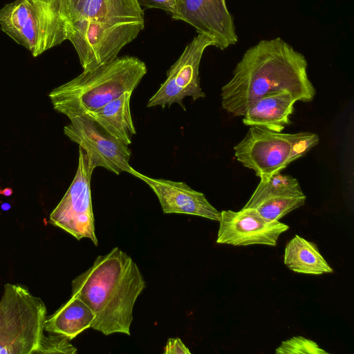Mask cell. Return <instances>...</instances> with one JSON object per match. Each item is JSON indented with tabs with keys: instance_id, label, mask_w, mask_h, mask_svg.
I'll return each instance as SVG.
<instances>
[{
	"instance_id": "cell-1",
	"label": "cell",
	"mask_w": 354,
	"mask_h": 354,
	"mask_svg": "<svg viewBox=\"0 0 354 354\" xmlns=\"http://www.w3.org/2000/svg\"><path fill=\"white\" fill-rule=\"evenodd\" d=\"M307 66L304 55L281 38L261 40L245 52L222 87V107L234 116H243L258 99L283 90L297 101L309 102L316 91Z\"/></svg>"
},
{
	"instance_id": "cell-2",
	"label": "cell",
	"mask_w": 354,
	"mask_h": 354,
	"mask_svg": "<svg viewBox=\"0 0 354 354\" xmlns=\"http://www.w3.org/2000/svg\"><path fill=\"white\" fill-rule=\"evenodd\" d=\"M146 287L137 264L118 248L99 255L71 282V296L82 299L95 315L92 328L105 335H131L136 301Z\"/></svg>"
},
{
	"instance_id": "cell-3",
	"label": "cell",
	"mask_w": 354,
	"mask_h": 354,
	"mask_svg": "<svg viewBox=\"0 0 354 354\" xmlns=\"http://www.w3.org/2000/svg\"><path fill=\"white\" fill-rule=\"evenodd\" d=\"M145 63L123 56L83 72L53 89L48 97L53 109L69 120L86 115L136 88L147 74Z\"/></svg>"
},
{
	"instance_id": "cell-4",
	"label": "cell",
	"mask_w": 354,
	"mask_h": 354,
	"mask_svg": "<svg viewBox=\"0 0 354 354\" xmlns=\"http://www.w3.org/2000/svg\"><path fill=\"white\" fill-rule=\"evenodd\" d=\"M67 0H15L0 9V28L33 57L68 39Z\"/></svg>"
},
{
	"instance_id": "cell-5",
	"label": "cell",
	"mask_w": 354,
	"mask_h": 354,
	"mask_svg": "<svg viewBox=\"0 0 354 354\" xmlns=\"http://www.w3.org/2000/svg\"><path fill=\"white\" fill-rule=\"evenodd\" d=\"M47 308L19 283H7L0 299V354H39Z\"/></svg>"
},
{
	"instance_id": "cell-6",
	"label": "cell",
	"mask_w": 354,
	"mask_h": 354,
	"mask_svg": "<svg viewBox=\"0 0 354 354\" xmlns=\"http://www.w3.org/2000/svg\"><path fill=\"white\" fill-rule=\"evenodd\" d=\"M144 26L145 22L77 21L69 26L67 40L73 44L86 71L117 58L122 48L135 39Z\"/></svg>"
},
{
	"instance_id": "cell-7",
	"label": "cell",
	"mask_w": 354,
	"mask_h": 354,
	"mask_svg": "<svg viewBox=\"0 0 354 354\" xmlns=\"http://www.w3.org/2000/svg\"><path fill=\"white\" fill-rule=\"evenodd\" d=\"M95 169L87 153L79 147L78 165L74 178L50 214L48 222L77 240L88 239L97 246L91 190V176Z\"/></svg>"
},
{
	"instance_id": "cell-8",
	"label": "cell",
	"mask_w": 354,
	"mask_h": 354,
	"mask_svg": "<svg viewBox=\"0 0 354 354\" xmlns=\"http://www.w3.org/2000/svg\"><path fill=\"white\" fill-rule=\"evenodd\" d=\"M214 46L210 37L198 33L167 71L166 80L148 100L147 107L178 104L185 110L183 104L185 97H192L194 101L205 97L200 84L199 66L205 49Z\"/></svg>"
},
{
	"instance_id": "cell-9",
	"label": "cell",
	"mask_w": 354,
	"mask_h": 354,
	"mask_svg": "<svg viewBox=\"0 0 354 354\" xmlns=\"http://www.w3.org/2000/svg\"><path fill=\"white\" fill-rule=\"evenodd\" d=\"M64 133L85 151L95 168L102 167L116 175L133 171L129 146L106 133L88 116L70 119Z\"/></svg>"
},
{
	"instance_id": "cell-10",
	"label": "cell",
	"mask_w": 354,
	"mask_h": 354,
	"mask_svg": "<svg viewBox=\"0 0 354 354\" xmlns=\"http://www.w3.org/2000/svg\"><path fill=\"white\" fill-rule=\"evenodd\" d=\"M290 133L250 127L234 147L236 160L259 178L279 173L288 164Z\"/></svg>"
},
{
	"instance_id": "cell-11",
	"label": "cell",
	"mask_w": 354,
	"mask_h": 354,
	"mask_svg": "<svg viewBox=\"0 0 354 354\" xmlns=\"http://www.w3.org/2000/svg\"><path fill=\"white\" fill-rule=\"evenodd\" d=\"M171 17L187 23L198 33L210 37L214 46L220 50L238 41L225 0H177L176 10Z\"/></svg>"
},
{
	"instance_id": "cell-12",
	"label": "cell",
	"mask_w": 354,
	"mask_h": 354,
	"mask_svg": "<svg viewBox=\"0 0 354 354\" xmlns=\"http://www.w3.org/2000/svg\"><path fill=\"white\" fill-rule=\"evenodd\" d=\"M218 222L216 243L235 246H275L279 236L289 229L279 221H267L254 208L223 210Z\"/></svg>"
},
{
	"instance_id": "cell-13",
	"label": "cell",
	"mask_w": 354,
	"mask_h": 354,
	"mask_svg": "<svg viewBox=\"0 0 354 354\" xmlns=\"http://www.w3.org/2000/svg\"><path fill=\"white\" fill-rule=\"evenodd\" d=\"M131 175L146 183L156 194L165 214H185L219 221L221 212L206 198L205 194L183 182L153 178L134 169Z\"/></svg>"
},
{
	"instance_id": "cell-14",
	"label": "cell",
	"mask_w": 354,
	"mask_h": 354,
	"mask_svg": "<svg viewBox=\"0 0 354 354\" xmlns=\"http://www.w3.org/2000/svg\"><path fill=\"white\" fill-rule=\"evenodd\" d=\"M296 98L288 91L265 95L255 101L245 111L243 123L276 132L291 124L290 116L294 111Z\"/></svg>"
},
{
	"instance_id": "cell-15",
	"label": "cell",
	"mask_w": 354,
	"mask_h": 354,
	"mask_svg": "<svg viewBox=\"0 0 354 354\" xmlns=\"http://www.w3.org/2000/svg\"><path fill=\"white\" fill-rule=\"evenodd\" d=\"M131 94L132 92H126L86 115L106 133L128 146L136 133L130 109Z\"/></svg>"
},
{
	"instance_id": "cell-16",
	"label": "cell",
	"mask_w": 354,
	"mask_h": 354,
	"mask_svg": "<svg viewBox=\"0 0 354 354\" xmlns=\"http://www.w3.org/2000/svg\"><path fill=\"white\" fill-rule=\"evenodd\" d=\"M82 21L145 22L143 10L137 0H86L69 26Z\"/></svg>"
},
{
	"instance_id": "cell-17",
	"label": "cell",
	"mask_w": 354,
	"mask_h": 354,
	"mask_svg": "<svg viewBox=\"0 0 354 354\" xmlns=\"http://www.w3.org/2000/svg\"><path fill=\"white\" fill-rule=\"evenodd\" d=\"M95 315L80 298L71 297L55 312L47 315L44 332L66 337L71 341L91 327Z\"/></svg>"
},
{
	"instance_id": "cell-18",
	"label": "cell",
	"mask_w": 354,
	"mask_h": 354,
	"mask_svg": "<svg viewBox=\"0 0 354 354\" xmlns=\"http://www.w3.org/2000/svg\"><path fill=\"white\" fill-rule=\"evenodd\" d=\"M283 260L290 270L298 273L322 274L333 272L317 245L299 235L286 244Z\"/></svg>"
},
{
	"instance_id": "cell-19",
	"label": "cell",
	"mask_w": 354,
	"mask_h": 354,
	"mask_svg": "<svg viewBox=\"0 0 354 354\" xmlns=\"http://www.w3.org/2000/svg\"><path fill=\"white\" fill-rule=\"evenodd\" d=\"M304 195L295 178L279 172L260 178L257 187L243 208H255L262 201L271 197Z\"/></svg>"
},
{
	"instance_id": "cell-20",
	"label": "cell",
	"mask_w": 354,
	"mask_h": 354,
	"mask_svg": "<svg viewBox=\"0 0 354 354\" xmlns=\"http://www.w3.org/2000/svg\"><path fill=\"white\" fill-rule=\"evenodd\" d=\"M306 196H275L262 201L254 209L269 221H277L305 203Z\"/></svg>"
},
{
	"instance_id": "cell-21",
	"label": "cell",
	"mask_w": 354,
	"mask_h": 354,
	"mask_svg": "<svg viewBox=\"0 0 354 354\" xmlns=\"http://www.w3.org/2000/svg\"><path fill=\"white\" fill-rule=\"evenodd\" d=\"M277 354H328L318 344L301 336L292 337L284 342L275 350Z\"/></svg>"
},
{
	"instance_id": "cell-22",
	"label": "cell",
	"mask_w": 354,
	"mask_h": 354,
	"mask_svg": "<svg viewBox=\"0 0 354 354\" xmlns=\"http://www.w3.org/2000/svg\"><path fill=\"white\" fill-rule=\"evenodd\" d=\"M319 142V138L315 133L301 131L290 133V149L288 164L304 156Z\"/></svg>"
},
{
	"instance_id": "cell-23",
	"label": "cell",
	"mask_w": 354,
	"mask_h": 354,
	"mask_svg": "<svg viewBox=\"0 0 354 354\" xmlns=\"http://www.w3.org/2000/svg\"><path fill=\"white\" fill-rule=\"evenodd\" d=\"M65 336L48 333L46 335L39 354H76L77 350Z\"/></svg>"
},
{
	"instance_id": "cell-24",
	"label": "cell",
	"mask_w": 354,
	"mask_h": 354,
	"mask_svg": "<svg viewBox=\"0 0 354 354\" xmlns=\"http://www.w3.org/2000/svg\"><path fill=\"white\" fill-rule=\"evenodd\" d=\"M139 6L145 8H158L171 14L176 10L177 0H137Z\"/></svg>"
},
{
	"instance_id": "cell-25",
	"label": "cell",
	"mask_w": 354,
	"mask_h": 354,
	"mask_svg": "<svg viewBox=\"0 0 354 354\" xmlns=\"http://www.w3.org/2000/svg\"><path fill=\"white\" fill-rule=\"evenodd\" d=\"M165 354H190L191 352L183 341L178 338H169L164 348Z\"/></svg>"
},
{
	"instance_id": "cell-26",
	"label": "cell",
	"mask_w": 354,
	"mask_h": 354,
	"mask_svg": "<svg viewBox=\"0 0 354 354\" xmlns=\"http://www.w3.org/2000/svg\"><path fill=\"white\" fill-rule=\"evenodd\" d=\"M86 1V0H67L70 12V21L82 8Z\"/></svg>"
},
{
	"instance_id": "cell-27",
	"label": "cell",
	"mask_w": 354,
	"mask_h": 354,
	"mask_svg": "<svg viewBox=\"0 0 354 354\" xmlns=\"http://www.w3.org/2000/svg\"><path fill=\"white\" fill-rule=\"evenodd\" d=\"M12 194V189L10 188H6L4 189H0V194H3L6 196H10Z\"/></svg>"
}]
</instances>
